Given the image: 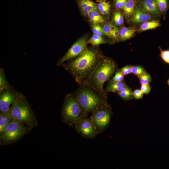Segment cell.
I'll list each match as a JSON object with an SVG mask.
<instances>
[{"label": "cell", "mask_w": 169, "mask_h": 169, "mask_svg": "<svg viewBox=\"0 0 169 169\" xmlns=\"http://www.w3.org/2000/svg\"><path fill=\"white\" fill-rule=\"evenodd\" d=\"M152 16L144 11L139 5L130 20L132 23L138 24L151 20Z\"/></svg>", "instance_id": "cell-12"}, {"label": "cell", "mask_w": 169, "mask_h": 169, "mask_svg": "<svg viewBox=\"0 0 169 169\" xmlns=\"http://www.w3.org/2000/svg\"><path fill=\"white\" fill-rule=\"evenodd\" d=\"M124 75L118 69L115 73V75L111 78L110 81L114 82H118L124 81Z\"/></svg>", "instance_id": "cell-29"}, {"label": "cell", "mask_w": 169, "mask_h": 169, "mask_svg": "<svg viewBox=\"0 0 169 169\" xmlns=\"http://www.w3.org/2000/svg\"><path fill=\"white\" fill-rule=\"evenodd\" d=\"M123 16L120 10H116L113 13L112 20L116 26L122 25L124 23Z\"/></svg>", "instance_id": "cell-24"}, {"label": "cell", "mask_w": 169, "mask_h": 169, "mask_svg": "<svg viewBox=\"0 0 169 169\" xmlns=\"http://www.w3.org/2000/svg\"><path fill=\"white\" fill-rule=\"evenodd\" d=\"M93 46H97L106 43L104 38L101 36L94 34L90 38L88 42Z\"/></svg>", "instance_id": "cell-25"}, {"label": "cell", "mask_w": 169, "mask_h": 169, "mask_svg": "<svg viewBox=\"0 0 169 169\" xmlns=\"http://www.w3.org/2000/svg\"><path fill=\"white\" fill-rule=\"evenodd\" d=\"M61 114L63 122L70 126H74L81 118L80 107L75 92L65 95Z\"/></svg>", "instance_id": "cell-5"}, {"label": "cell", "mask_w": 169, "mask_h": 169, "mask_svg": "<svg viewBox=\"0 0 169 169\" xmlns=\"http://www.w3.org/2000/svg\"><path fill=\"white\" fill-rule=\"evenodd\" d=\"M92 30L94 34L102 37L104 34L102 28L98 24H93L92 26Z\"/></svg>", "instance_id": "cell-30"}, {"label": "cell", "mask_w": 169, "mask_h": 169, "mask_svg": "<svg viewBox=\"0 0 169 169\" xmlns=\"http://www.w3.org/2000/svg\"><path fill=\"white\" fill-rule=\"evenodd\" d=\"M97 9L100 13L104 15L110 14V3L105 0H100L97 4Z\"/></svg>", "instance_id": "cell-22"}, {"label": "cell", "mask_w": 169, "mask_h": 169, "mask_svg": "<svg viewBox=\"0 0 169 169\" xmlns=\"http://www.w3.org/2000/svg\"></svg>", "instance_id": "cell-37"}, {"label": "cell", "mask_w": 169, "mask_h": 169, "mask_svg": "<svg viewBox=\"0 0 169 169\" xmlns=\"http://www.w3.org/2000/svg\"><path fill=\"white\" fill-rule=\"evenodd\" d=\"M18 94L9 89L0 91V112H5L9 110L10 106L14 102Z\"/></svg>", "instance_id": "cell-10"}, {"label": "cell", "mask_w": 169, "mask_h": 169, "mask_svg": "<svg viewBox=\"0 0 169 169\" xmlns=\"http://www.w3.org/2000/svg\"><path fill=\"white\" fill-rule=\"evenodd\" d=\"M87 16L90 21L93 24H98L104 22L103 17L97 10L92 11L89 13Z\"/></svg>", "instance_id": "cell-20"}, {"label": "cell", "mask_w": 169, "mask_h": 169, "mask_svg": "<svg viewBox=\"0 0 169 169\" xmlns=\"http://www.w3.org/2000/svg\"><path fill=\"white\" fill-rule=\"evenodd\" d=\"M132 72L138 77H140L146 72L143 68L140 66H131Z\"/></svg>", "instance_id": "cell-27"}, {"label": "cell", "mask_w": 169, "mask_h": 169, "mask_svg": "<svg viewBox=\"0 0 169 169\" xmlns=\"http://www.w3.org/2000/svg\"><path fill=\"white\" fill-rule=\"evenodd\" d=\"M161 15L165 19L169 7L168 0H155Z\"/></svg>", "instance_id": "cell-23"}, {"label": "cell", "mask_w": 169, "mask_h": 169, "mask_svg": "<svg viewBox=\"0 0 169 169\" xmlns=\"http://www.w3.org/2000/svg\"><path fill=\"white\" fill-rule=\"evenodd\" d=\"M79 4L84 15H88L92 11L98 10L97 4L91 0H79Z\"/></svg>", "instance_id": "cell-14"}, {"label": "cell", "mask_w": 169, "mask_h": 169, "mask_svg": "<svg viewBox=\"0 0 169 169\" xmlns=\"http://www.w3.org/2000/svg\"><path fill=\"white\" fill-rule=\"evenodd\" d=\"M118 69L117 65L113 60L104 56L84 84L107 100V93L104 89L103 85L106 82L110 80L112 75Z\"/></svg>", "instance_id": "cell-2"}, {"label": "cell", "mask_w": 169, "mask_h": 169, "mask_svg": "<svg viewBox=\"0 0 169 169\" xmlns=\"http://www.w3.org/2000/svg\"><path fill=\"white\" fill-rule=\"evenodd\" d=\"M137 6L136 0H128L123 8V14L127 19L131 18L135 11Z\"/></svg>", "instance_id": "cell-16"}, {"label": "cell", "mask_w": 169, "mask_h": 169, "mask_svg": "<svg viewBox=\"0 0 169 169\" xmlns=\"http://www.w3.org/2000/svg\"><path fill=\"white\" fill-rule=\"evenodd\" d=\"M137 29L134 27H123L119 30V38L121 41H125L133 37Z\"/></svg>", "instance_id": "cell-15"}, {"label": "cell", "mask_w": 169, "mask_h": 169, "mask_svg": "<svg viewBox=\"0 0 169 169\" xmlns=\"http://www.w3.org/2000/svg\"><path fill=\"white\" fill-rule=\"evenodd\" d=\"M75 93L80 107L81 118L87 116L89 113L109 105L107 100L85 84L79 85Z\"/></svg>", "instance_id": "cell-3"}, {"label": "cell", "mask_w": 169, "mask_h": 169, "mask_svg": "<svg viewBox=\"0 0 169 169\" xmlns=\"http://www.w3.org/2000/svg\"><path fill=\"white\" fill-rule=\"evenodd\" d=\"M108 82V83L105 90V92L107 93L109 92L117 93L126 84L124 81L118 82H114L110 80Z\"/></svg>", "instance_id": "cell-19"}, {"label": "cell", "mask_w": 169, "mask_h": 169, "mask_svg": "<svg viewBox=\"0 0 169 169\" xmlns=\"http://www.w3.org/2000/svg\"><path fill=\"white\" fill-rule=\"evenodd\" d=\"M132 95L133 98L136 99L138 100L142 98L143 94L140 90L136 89L132 92Z\"/></svg>", "instance_id": "cell-34"}, {"label": "cell", "mask_w": 169, "mask_h": 169, "mask_svg": "<svg viewBox=\"0 0 169 169\" xmlns=\"http://www.w3.org/2000/svg\"><path fill=\"white\" fill-rule=\"evenodd\" d=\"M8 84L5 77L4 72L2 69L0 71V90H9Z\"/></svg>", "instance_id": "cell-26"}, {"label": "cell", "mask_w": 169, "mask_h": 169, "mask_svg": "<svg viewBox=\"0 0 169 169\" xmlns=\"http://www.w3.org/2000/svg\"><path fill=\"white\" fill-rule=\"evenodd\" d=\"M9 110L13 120L33 127L38 125V121L34 112L23 95L18 93Z\"/></svg>", "instance_id": "cell-4"}, {"label": "cell", "mask_w": 169, "mask_h": 169, "mask_svg": "<svg viewBox=\"0 0 169 169\" xmlns=\"http://www.w3.org/2000/svg\"><path fill=\"white\" fill-rule=\"evenodd\" d=\"M102 28L104 34L108 37L114 39L119 37V30L113 24L106 22Z\"/></svg>", "instance_id": "cell-13"}, {"label": "cell", "mask_w": 169, "mask_h": 169, "mask_svg": "<svg viewBox=\"0 0 169 169\" xmlns=\"http://www.w3.org/2000/svg\"><path fill=\"white\" fill-rule=\"evenodd\" d=\"M119 70L124 76L132 72L131 66L130 65H127Z\"/></svg>", "instance_id": "cell-33"}, {"label": "cell", "mask_w": 169, "mask_h": 169, "mask_svg": "<svg viewBox=\"0 0 169 169\" xmlns=\"http://www.w3.org/2000/svg\"><path fill=\"white\" fill-rule=\"evenodd\" d=\"M138 78L141 85L149 84L151 80V78L150 74L146 72Z\"/></svg>", "instance_id": "cell-28"}, {"label": "cell", "mask_w": 169, "mask_h": 169, "mask_svg": "<svg viewBox=\"0 0 169 169\" xmlns=\"http://www.w3.org/2000/svg\"><path fill=\"white\" fill-rule=\"evenodd\" d=\"M167 84H168V85L169 86V79L168 80V81H167Z\"/></svg>", "instance_id": "cell-36"}, {"label": "cell", "mask_w": 169, "mask_h": 169, "mask_svg": "<svg viewBox=\"0 0 169 169\" xmlns=\"http://www.w3.org/2000/svg\"><path fill=\"white\" fill-rule=\"evenodd\" d=\"M151 88L149 84H142L140 90L143 94H147L149 93Z\"/></svg>", "instance_id": "cell-35"}, {"label": "cell", "mask_w": 169, "mask_h": 169, "mask_svg": "<svg viewBox=\"0 0 169 169\" xmlns=\"http://www.w3.org/2000/svg\"><path fill=\"white\" fill-rule=\"evenodd\" d=\"M104 56L97 48L87 47L75 59L62 66L80 85L85 82Z\"/></svg>", "instance_id": "cell-1"}, {"label": "cell", "mask_w": 169, "mask_h": 169, "mask_svg": "<svg viewBox=\"0 0 169 169\" xmlns=\"http://www.w3.org/2000/svg\"><path fill=\"white\" fill-rule=\"evenodd\" d=\"M139 5L144 11L152 16L157 17L161 15L155 0H141Z\"/></svg>", "instance_id": "cell-11"}, {"label": "cell", "mask_w": 169, "mask_h": 169, "mask_svg": "<svg viewBox=\"0 0 169 169\" xmlns=\"http://www.w3.org/2000/svg\"><path fill=\"white\" fill-rule=\"evenodd\" d=\"M88 42L86 38L84 37L79 39L58 61L57 65H62L65 61L78 57L87 48Z\"/></svg>", "instance_id": "cell-9"}, {"label": "cell", "mask_w": 169, "mask_h": 169, "mask_svg": "<svg viewBox=\"0 0 169 169\" xmlns=\"http://www.w3.org/2000/svg\"><path fill=\"white\" fill-rule=\"evenodd\" d=\"M161 52L160 56L164 62L169 64V50H162L160 47H159Z\"/></svg>", "instance_id": "cell-32"}, {"label": "cell", "mask_w": 169, "mask_h": 169, "mask_svg": "<svg viewBox=\"0 0 169 169\" xmlns=\"http://www.w3.org/2000/svg\"><path fill=\"white\" fill-rule=\"evenodd\" d=\"M113 115L110 105L99 108L91 112L90 116L98 134L102 133L109 126Z\"/></svg>", "instance_id": "cell-7"}, {"label": "cell", "mask_w": 169, "mask_h": 169, "mask_svg": "<svg viewBox=\"0 0 169 169\" xmlns=\"http://www.w3.org/2000/svg\"><path fill=\"white\" fill-rule=\"evenodd\" d=\"M33 128L13 120L0 133V146L17 142L28 133Z\"/></svg>", "instance_id": "cell-6"}, {"label": "cell", "mask_w": 169, "mask_h": 169, "mask_svg": "<svg viewBox=\"0 0 169 169\" xmlns=\"http://www.w3.org/2000/svg\"><path fill=\"white\" fill-rule=\"evenodd\" d=\"M128 0H115L114 7L116 10L123 9Z\"/></svg>", "instance_id": "cell-31"}, {"label": "cell", "mask_w": 169, "mask_h": 169, "mask_svg": "<svg viewBox=\"0 0 169 169\" xmlns=\"http://www.w3.org/2000/svg\"><path fill=\"white\" fill-rule=\"evenodd\" d=\"M77 132L84 138H95L98 134L90 117H82L74 125Z\"/></svg>", "instance_id": "cell-8"}, {"label": "cell", "mask_w": 169, "mask_h": 169, "mask_svg": "<svg viewBox=\"0 0 169 169\" xmlns=\"http://www.w3.org/2000/svg\"><path fill=\"white\" fill-rule=\"evenodd\" d=\"M13 120L9 110L5 112H0V133H1L5 127Z\"/></svg>", "instance_id": "cell-17"}, {"label": "cell", "mask_w": 169, "mask_h": 169, "mask_svg": "<svg viewBox=\"0 0 169 169\" xmlns=\"http://www.w3.org/2000/svg\"><path fill=\"white\" fill-rule=\"evenodd\" d=\"M160 25L159 21L157 20H151L142 23L137 29V31L141 32L154 29L159 27Z\"/></svg>", "instance_id": "cell-18"}, {"label": "cell", "mask_w": 169, "mask_h": 169, "mask_svg": "<svg viewBox=\"0 0 169 169\" xmlns=\"http://www.w3.org/2000/svg\"><path fill=\"white\" fill-rule=\"evenodd\" d=\"M131 89L126 84L117 93L120 98L125 100H128L133 99Z\"/></svg>", "instance_id": "cell-21"}]
</instances>
